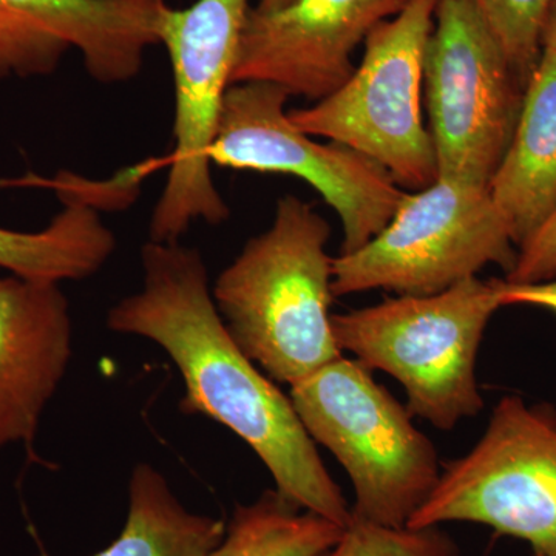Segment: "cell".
<instances>
[{
	"label": "cell",
	"mask_w": 556,
	"mask_h": 556,
	"mask_svg": "<svg viewBox=\"0 0 556 556\" xmlns=\"http://www.w3.org/2000/svg\"><path fill=\"white\" fill-rule=\"evenodd\" d=\"M478 522L556 556V412L504 396L467 455L445 464L408 529Z\"/></svg>",
	"instance_id": "cell-7"
},
{
	"label": "cell",
	"mask_w": 556,
	"mask_h": 556,
	"mask_svg": "<svg viewBox=\"0 0 556 556\" xmlns=\"http://www.w3.org/2000/svg\"><path fill=\"white\" fill-rule=\"evenodd\" d=\"M424 90L438 177L489 185L514 137L525 86L471 0H439Z\"/></svg>",
	"instance_id": "cell-10"
},
{
	"label": "cell",
	"mask_w": 556,
	"mask_h": 556,
	"mask_svg": "<svg viewBox=\"0 0 556 556\" xmlns=\"http://www.w3.org/2000/svg\"><path fill=\"white\" fill-rule=\"evenodd\" d=\"M327 219L294 195L219 274L212 298L237 345L266 375L295 386L343 356L332 332Z\"/></svg>",
	"instance_id": "cell-2"
},
{
	"label": "cell",
	"mask_w": 556,
	"mask_h": 556,
	"mask_svg": "<svg viewBox=\"0 0 556 556\" xmlns=\"http://www.w3.org/2000/svg\"><path fill=\"white\" fill-rule=\"evenodd\" d=\"M543 49L556 51V0H551L543 30Z\"/></svg>",
	"instance_id": "cell-22"
},
{
	"label": "cell",
	"mask_w": 556,
	"mask_h": 556,
	"mask_svg": "<svg viewBox=\"0 0 556 556\" xmlns=\"http://www.w3.org/2000/svg\"><path fill=\"white\" fill-rule=\"evenodd\" d=\"M408 0H294L277 11L251 7L244 20L230 86L276 84L314 102L353 75L354 51L380 22Z\"/></svg>",
	"instance_id": "cell-12"
},
{
	"label": "cell",
	"mask_w": 556,
	"mask_h": 556,
	"mask_svg": "<svg viewBox=\"0 0 556 556\" xmlns=\"http://www.w3.org/2000/svg\"><path fill=\"white\" fill-rule=\"evenodd\" d=\"M291 94L276 84L239 83L226 91L208 159L218 166L292 175L316 189L338 214L351 254L386 228L404 189L376 161L356 150L318 142L289 119Z\"/></svg>",
	"instance_id": "cell-8"
},
{
	"label": "cell",
	"mask_w": 556,
	"mask_h": 556,
	"mask_svg": "<svg viewBox=\"0 0 556 556\" xmlns=\"http://www.w3.org/2000/svg\"><path fill=\"white\" fill-rule=\"evenodd\" d=\"M490 195L518 249L556 207V51L543 49L527 80L506 155Z\"/></svg>",
	"instance_id": "cell-15"
},
{
	"label": "cell",
	"mask_w": 556,
	"mask_h": 556,
	"mask_svg": "<svg viewBox=\"0 0 556 556\" xmlns=\"http://www.w3.org/2000/svg\"><path fill=\"white\" fill-rule=\"evenodd\" d=\"M311 439L345 468L353 518L404 529L441 478L433 442L356 358L339 357L291 387Z\"/></svg>",
	"instance_id": "cell-4"
},
{
	"label": "cell",
	"mask_w": 556,
	"mask_h": 556,
	"mask_svg": "<svg viewBox=\"0 0 556 556\" xmlns=\"http://www.w3.org/2000/svg\"><path fill=\"white\" fill-rule=\"evenodd\" d=\"M439 0H408L364 42V56L334 93L288 112L309 137L327 138L376 161L399 188L437 181L433 141L422 115L424 65Z\"/></svg>",
	"instance_id": "cell-5"
},
{
	"label": "cell",
	"mask_w": 556,
	"mask_h": 556,
	"mask_svg": "<svg viewBox=\"0 0 556 556\" xmlns=\"http://www.w3.org/2000/svg\"><path fill=\"white\" fill-rule=\"evenodd\" d=\"M556 278V207L541 228L518 249L517 263L504 280L514 285L541 283Z\"/></svg>",
	"instance_id": "cell-20"
},
{
	"label": "cell",
	"mask_w": 556,
	"mask_h": 556,
	"mask_svg": "<svg viewBox=\"0 0 556 556\" xmlns=\"http://www.w3.org/2000/svg\"><path fill=\"white\" fill-rule=\"evenodd\" d=\"M503 306L529 305L556 314V278L541 283L514 285L504 280Z\"/></svg>",
	"instance_id": "cell-21"
},
{
	"label": "cell",
	"mask_w": 556,
	"mask_h": 556,
	"mask_svg": "<svg viewBox=\"0 0 556 556\" xmlns=\"http://www.w3.org/2000/svg\"><path fill=\"white\" fill-rule=\"evenodd\" d=\"M517 257L489 185L438 177L427 188L405 192L386 228L364 248L334 257L332 294L375 289L438 294L490 265L508 274Z\"/></svg>",
	"instance_id": "cell-6"
},
{
	"label": "cell",
	"mask_w": 556,
	"mask_h": 556,
	"mask_svg": "<svg viewBox=\"0 0 556 556\" xmlns=\"http://www.w3.org/2000/svg\"><path fill=\"white\" fill-rule=\"evenodd\" d=\"M525 86L543 53L551 0H471Z\"/></svg>",
	"instance_id": "cell-18"
},
{
	"label": "cell",
	"mask_w": 556,
	"mask_h": 556,
	"mask_svg": "<svg viewBox=\"0 0 556 556\" xmlns=\"http://www.w3.org/2000/svg\"><path fill=\"white\" fill-rule=\"evenodd\" d=\"M166 0H0V80L53 73L78 50L94 80L134 79L161 43Z\"/></svg>",
	"instance_id": "cell-11"
},
{
	"label": "cell",
	"mask_w": 556,
	"mask_h": 556,
	"mask_svg": "<svg viewBox=\"0 0 556 556\" xmlns=\"http://www.w3.org/2000/svg\"><path fill=\"white\" fill-rule=\"evenodd\" d=\"M504 280L471 277L431 295H397L332 316L342 353L380 369L407 394V409L442 431L484 408L477 380L479 346L504 308Z\"/></svg>",
	"instance_id": "cell-3"
},
{
	"label": "cell",
	"mask_w": 556,
	"mask_h": 556,
	"mask_svg": "<svg viewBox=\"0 0 556 556\" xmlns=\"http://www.w3.org/2000/svg\"><path fill=\"white\" fill-rule=\"evenodd\" d=\"M51 186L64 208L39 232L0 228V269L58 285L94 276L116 249L115 233L102 223L101 207H112V195H124L129 186L123 175L94 185L68 174L58 175Z\"/></svg>",
	"instance_id": "cell-14"
},
{
	"label": "cell",
	"mask_w": 556,
	"mask_h": 556,
	"mask_svg": "<svg viewBox=\"0 0 556 556\" xmlns=\"http://www.w3.org/2000/svg\"><path fill=\"white\" fill-rule=\"evenodd\" d=\"M73 325L60 285L0 274V448H30L72 358Z\"/></svg>",
	"instance_id": "cell-13"
},
{
	"label": "cell",
	"mask_w": 556,
	"mask_h": 556,
	"mask_svg": "<svg viewBox=\"0 0 556 556\" xmlns=\"http://www.w3.org/2000/svg\"><path fill=\"white\" fill-rule=\"evenodd\" d=\"M292 2H294V0H260L255 9L260 11H277L291 5Z\"/></svg>",
	"instance_id": "cell-23"
},
{
	"label": "cell",
	"mask_w": 556,
	"mask_h": 556,
	"mask_svg": "<svg viewBox=\"0 0 556 556\" xmlns=\"http://www.w3.org/2000/svg\"><path fill=\"white\" fill-rule=\"evenodd\" d=\"M343 527L303 510L274 490L233 510L222 544L211 556H324Z\"/></svg>",
	"instance_id": "cell-17"
},
{
	"label": "cell",
	"mask_w": 556,
	"mask_h": 556,
	"mask_svg": "<svg viewBox=\"0 0 556 556\" xmlns=\"http://www.w3.org/2000/svg\"><path fill=\"white\" fill-rule=\"evenodd\" d=\"M225 535V522L189 511L156 468L138 464L126 526L118 540L93 556H211Z\"/></svg>",
	"instance_id": "cell-16"
},
{
	"label": "cell",
	"mask_w": 556,
	"mask_h": 556,
	"mask_svg": "<svg viewBox=\"0 0 556 556\" xmlns=\"http://www.w3.org/2000/svg\"><path fill=\"white\" fill-rule=\"evenodd\" d=\"M141 265V289L109 309L108 327L163 348L185 380L182 412L228 427L262 459L281 496L345 529L353 514L342 490L291 397L258 371L230 336L200 252L179 241L149 240Z\"/></svg>",
	"instance_id": "cell-1"
},
{
	"label": "cell",
	"mask_w": 556,
	"mask_h": 556,
	"mask_svg": "<svg viewBox=\"0 0 556 556\" xmlns=\"http://www.w3.org/2000/svg\"><path fill=\"white\" fill-rule=\"evenodd\" d=\"M249 9L248 0H197L188 9L167 11L161 46L174 72L175 149L150 218V241L177 243L193 222L222 225L229 217L208 152Z\"/></svg>",
	"instance_id": "cell-9"
},
{
	"label": "cell",
	"mask_w": 556,
	"mask_h": 556,
	"mask_svg": "<svg viewBox=\"0 0 556 556\" xmlns=\"http://www.w3.org/2000/svg\"><path fill=\"white\" fill-rule=\"evenodd\" d=\"M455 544L437 527L391 529L353 518L324 556H456Z\"/></svg>",
	"instance_id": "cell-19"
}]
</instances>
